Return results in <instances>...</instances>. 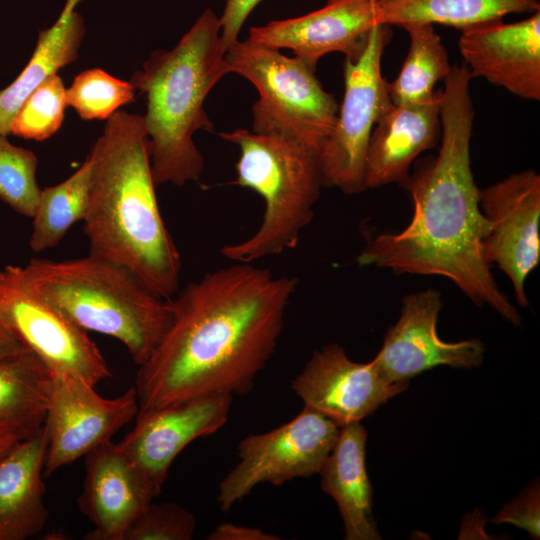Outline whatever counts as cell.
<instances>
[{"label":"cell","mask_w":540,"mask_h":540,"mask_svg":"<svg viewBox=\"0 0 540 540\" xmlns=\"http://www.w3.org/2000/svg\"><path fill=\"white\" fill-rule=\"evenodd\" d=\"M298 283L294 276L233 262L178 291L168 331L138 366L139 410L249 393L275 351Z\"/></svg>","instance_id":"cell-1"},{"label":"cell","mask_w":540,"mask_h":540,"mask_svg":"<svg viewBox=\"0 0 540 540\" xmlns=\"http://www.w3.org/2000/svg\"><path fill=\"white\" fill-rule=\"evenodd\" d=\"M471 79L464 64L452 65L443 81L438 153L402 183L413 202L410 223L398 233L369 238L356 261L399 274L443 276L472 302L490 306L518 326L521 316L499 289L482 254L489 222L481 212L471 170Z\"/></svg>","instance_id":"cell-2"},{"label":"cell","mask_w":540,"mask_h":540,"mask_svg":"<svg viewBox=\"0 0 540 540\" xmlns=\"http://www.w3.org/2000/svg\"><path fill=\"white\" fill-rule=\"evenodd\" d=\"M88 157L91 186L83 232L90 253L128 268L156 295L173 298L181 257L159 209L143 116L117 110Z\"/></svg>","instance_id":"cell-3"},{"label":"cell","mask_w":540,"mask_h":540,"mask_svg":"<svg viewBox=\"0 0 540 540\" xmlns=\"http://www.w3.org/2000/svg\"><path fill=\"white\" fill-rule=\"evenodd\" d=\"M220 18L205 9L170 50H156L130 80L146 97L144 125L156 185L198 182L204 159L193 141L197 130L212 131L204 110L212 88L230 73Z\"/></svg>","instance_id":"cell-4"},{"label":"cell","mask_w":540,"mask_h":540,"mask_svg":"<svg viewBox=\"0 0 540 540\" xmlns=\"http://www.w3.org/2000/svg\"><path fill=\"white\" fill-rule=\"evenodd\" d=\"M23 271L38 295L83 330L120 341L138 366L172 323L171 299L153 293L128 268L90 252L58 261L33 258Z\"/></svg>","instance_id":"cell-5"},{"label":"cell","mask_w":540,"mask_h":540,"mask_svg":"<svg viewBox=\"0 0 540 540\" xmlns=\"http://www.w3.org/2000/svg\"><path fill=\"white\" fill-rule=\"evenodd\" d=\"M219 136L240 150L233 184L258 193L265 206L255 233L224 245L222 255L233 262L253 263L294 249L314 217L323 187L317 156L281 135L238 128Z\"/></svg>","instance_id":"cell-6"},{"label":"cell","mask_w":540,"mask_h":540,"mask_svg":"<svg viewBox=\"0 0 540 540\" xmlns=\"http://www.w3.org/2000/svg\"><path fill=\"white\" fill-rule=\"evenodd\" d=\"M225 58L230 73L250 81L259 93L252 107V131L290 138L318 156L339 106L315 70L295 56L248 39L230 46Z\"/></svg>","instance_id":"cell-7"},{"label":"cell","mask_w":540,"mask_h":540,"mask_svg":"<svg viewBox=\"0 0 540 540\" xmlns=\"http://www.w3.org/2000/svg\"><path fill=\"white\" fill-rule=\"evenodd\" d=\"M390 26H373L367 45L355 60L343 64L344 96L332 132L318 156L323 187L346 194L366 190L365 162L372 130L392 104L381 60Z\"/></svg>","instance_id":"cell-8"},{"label":"cell","mask_w":540,"mask_h":540,"mask_svg":"<svg viewBox=\"0 0 540 540\" xmlns=\"http://www.w3.org/2000/svg\"><path fill=\"white\" fill-rule=\"evenodd\" d=\"M340 428L328 417L304 406L281 426L243 438L237 446L238 463L219 484L217 501L221 510L229 511L259 484L280 486L318 474Z\"/></svg>","instance_id":"cell-9"},{"label":"cell","mask_w":540,"mask_h":540,"mask_svg":"<svg viewBox=\"0 0 540 540\" xmlns=\"http://www.w3.org/2000/svg\"><path fill=\"white\" fill-rule=\"evenodd\" d=\"M0 321L53 375L78 377L94 386L111 375L87 331L30 287L23 266L0 270Z\"/></svg>","instance_id":"cell-10"},{"label":"cell","mask_w":540,"mask_h":540,"mask_svg":"<svg viewBox=\"0 0 540 540\" xmlns=\"http://www.w3.org/2000/svg\"><path fill=\"white\" fill-rule=\"evenodd\" d=\"M84 379L53 375L44 426L47 449L44 477L71 465L110 441L139 411L135 386L115 398H104Z\"/></svg>","instance_id":"cell-11"},{"label":"cell","mask_w":540,"mask_h":540,"mask_svg":"<svg viewBox=\"0 0 540 540\" xmlns=\"http://www.w3.org/2000/svg\"><path fill=\"white\" fill-rule=\"evenodd\" d=\"M479 206L489 222L482 254L506 274L517 303L527 307L525 281L540 261L539 174L527 169L479 189Z\"/></svg>","instance_id":"cell-12"},{"label":"cell","mask_w":540,"mask_h":540,"mask_svg":"<svg viewBox=\"0 0 540 540\" xmlns=\"http://www.w3.org/2000/svg\"><path fill=\"white\" fill-rule=\"evenodd\" d=\"M408 381L393 382L373 360H351L337 343L312 353L291 389L304 403L340 427L360 422L382 404L407 389Z\"/></svg>","instance_id":"cell-13"},{"label":"cell","mask_w":540,"mask_h":540,"mask_svg":"<svg viewBox=\"0 0 540 540\" xmlns=\"http://www.w3.org/2000/svg\"><path fill=\"white\" fill-rule=\"evenodd\" d=\"M441 309V293L436 289L404 296L400 316L387 330L373 359L389 380L409 382L440 365L471 369L482 363L485 348L479 339L446 342L439 337L437 321Z\"/></svg>","instance_id":"cell-14"},{"label":"cell","mask_w":540,"mask_h":540,"mask_svg":"<svg viewBox=\"0 0 540 540\" xmlns=\"http://www.w3.org/2000/svg\"><path fill=\"white\" fill-rule=\"evenodd\" d=\"M84 458L85 476L77 505L93 529L83 539L124 540L129 527L161 490L112 440Z\"/></svg>","instance_id":"cell-15"},{"label":"cell","mask_w":540,"mask_h":540,"mask_svg":"<svg viewBox=\"0 0 540 540\" xmlns=\"http://www.w3.org/2000/svg\"><path fill=\"white\" fill-rule=\"evenodd\" d=\"M232 399L231 394L214 393L139 410L134 427L118 444L162 490L178 454L192 441L224 426Z\"/></svg>","instance_id":"cell-16"},{"label":"cell","mask_w":540,"mask_h":540,"mask_svg":"<svg viewBox=\"0 0 540 540\" xmlns=\"http://www.w3.org/2000/svg\"><path fill=\"white\" fill-rule=\"evenodd\" d=\"M376 24L380 23L374 0H327L307 14L251 27L247 39L273 49H290L315 70L318 61L332 52L357 59Z\"/></svg>","instance_id":"cell-17"},{"label":"cell","mask_w":540,"mask_h":540,"mask_svg":"<svg viewBox=\"0 0 540 540\" xmlns=\"http://www.w3.org/2000/svg\"><path fill=\"white\" fill-rule=\"evenodd\" d=\"M487 20L464 28L458 40L471 77H481L525 100H540V10L507 23Z\"/></svg>","instance_id":"cell-18"},{"label":"cell","mask_w":540,"mask_h":540,"mask_svg":"<svg viewBox=\"0 0 540 540\" xmlns=\"http://www.w3.org/2000/svg\"><path fill=\"white\" fill-rule=\"evenodd\" d=\"M442 90L428 100L391 104L372 130L365 162L366 189L402 184L413 161L440 140Z\"/></svg>","instance_id":"cell-19"},{"label":"cell","mask_w":540,"mask_h":540,"mask_svg":"<svg viewBox=\"0 0 540 540\" xmlns=\"http://www.w3.org/2000/svg\"><path fill=\"white\" fill-rule=\"evenodd\" d=\"M45 426L17 441L0 457V540H25L40 533L49 511L44 497Z\"/></svg>","instance_id":"cell-20"},{"label":"cell","mask_w":540,"mask_h":540,"mask_svg":"<svg viewBox=\"0 0 540 540\" xmlns=\"http://www.w3.org/2000/svg\"><path fill=\"white\" fill-rule=\"evenodd\" d=\"M367 431L360 422L340 428L318 473L321 488L336 502L346 540L381 539L372 512V486L365 465Z\"/></svg>","instance_id":"cell-21"},{"label":"cell","mask_w":540,"mask_h":540,"mask_svg":"<svg viewBox=\"0 0 540 540\" xmlns=\"http://www.w3.org/2000/svg\"><path fill=\"white\" fill-rule=\"evenodd\" d=\"M81 1H65L55 23L39 32L21 73L0 91V135L10 134L11 123L24 102L49 76L77 59L85 35L84 19L76 11Z\"/></svg>","instance_id":"cell-22"},{"label":"cell","mask_w":540,"mask_h":540,"mask_svg":"<svg viewBox=\"0 0 540 540\" xmlns=\"http://www.w3.org/2000/svg\"><path fill=\"white\" fill-rule=\"evenodd\" d=\"M51 372L27 348L0 357V437L19 440L44 425Z\"/></svg>","instance_id":"cell-23"},{"label":"cell","mask_w":540,"mask_h":540,"mask_svg":"<svg viewBox=\"0 0 540 540\" xmlns=\"http://www.w3.org/2000/svg\"><path fill=\"white\" fill-rule=\"evenodd\" d=\"M380 24H442L459 30L509 14H532L539 0H374Z\"/></svg>","instance_id":"cell-24"},{"label":"cell","mask_w":540,"mask_h":540,"mask_svg":"<svg viewBox=\"0 0 540 540\" xmlns=\"http://www.w3.org/2000/svg\"><path fill=\"white\" fill-rule=\"evenodd\" d=\"M91 161L61 183L41 189L32 217L29 246L35 253L56 247L69 229L85 219L89 206Z\"/></svg>","instance_id":"cell-25"},{"label":"cell","mask_w":540,"mask_h":540,"mask_svg":"<svg viewBox=\"0 0 540 540\" xmlns=\"http://www.w3.org/2000/svg\"><path fill=\"white\" fill-rule=\"evenodd\" d=\"M409 35L407 56L397 77L387 82L393 104H410L430 99L435 85L451 70L445 46L432 24L414 23L402 27Z\"/></svg>","instance_id":"cell-26"},{"label":"cell","mask_w":540,"mask_h":540,"mask_svg":"<svg viewBox=\"0 0 540 540\" xmlns=\"http://www.w3.org/2000/svg\"><path fill=\"white\" fill-rule=\"evenodd\" d=\"M135 88L100 68L79 73L66 91L67 105L83 120L108 119L121 106L134 101Z\"/></svg>","instance_id":"cell-27"},{"label":"cell","mask_w":540,"mask_h":540,"mask_svg":"<svg viewBox=\"0 0 540 540\" xmlns=\"http://www.w3.org/2000/svg\"><path fill=\"white\" fill-rule=\"evenodd\" d=\"M37 167L35 153L0 135V200L16 213L30 218L41 192L36 180Z\"/></svg>","instance_id":"cell-28"},{"label":"cell","mask_w":540,"mask_h":540,"mask_svg":"<svg viewBox=\"0 0 540 540\" xmlns=\"http://www.w3.org/2000/svg\"><path fill=\"white\" fill-rule=\"evenodd\" d=\"M66 91L61 77L49 76L24 102L11 123L10 133L36 141L55 134L63 122Z\"/></svg>","instance_id":"cell-29"},{"label":"cell","mask_w":540,"mask_h":540,"mask_svg":"<svg viewBox=\"0 0 540 540\" xmlns=\"http://www.w3.org/2000/svg\"><path fill=\"white\" fill-rule=\"evenodd\" d=\"M196 518L174 502L150 503L127 530L124 540H190Z\"/></svg>","instance_id":"cell-30"},{"label":"cell","mask_w":540,"mask_h":540,"mask_svg":"<svg viewBox=\"0 0 540 540\" xmlns=\"http://www.w3.org/2000/svg\"><path fill=\"white\" fill-rule=\"evenodd\" d=\"M492 522L513 524L525 530L533 539H539V482H532L518 497L504 505L493 517Z\"/></svg>","instance_id":"cell-31"},{"label":"cell","mask_w":540,"mask_h":540,"mask_svg":"<svg viewBox=\"0 0 540 540\" xmlns=\"http://www.w3.org/2000/svg\"><path fill=\"white\" fill-rule=\"evenodd\" d=\"M261 0H226L220 18L221 38L226 50L237 42L242 26Z\"/></svg>","instance_id":"cell-32"},{"label":"cell","mask_w":540,"mask_h":540,"mask_svg":"<svg viewBox=\"0 0 540 540\" xmlns=\"http://www.w3.org/2000/svg\"><path fill=\"white\" fill-rule=\"evenodd\" d=\"M208 540H280L278 535L262 529L223 523L217 526L207 537Z\"/></svg>","instance_id":"cell-33"},{"label":"cell","mask_w":540,"mask_h":540,"mask_svg":"<svg viewBox=\"0 0 540 540\" xmlns=\"http://www.w3.org/2000/svg\"><path fill=\"white\" fill-rule=\"evenodd\" d=\"M26 347L0 321V357L11 355Z\"/></svg>","instance_id":"cell-34"},{"label":"cell","mask_w":540,"mask_h":540,"mask_svg":"<svg viewBox=\"0 0 540 540\" xmlns=\"http://www.w3.org/2000/svg\"><path fill=\"white\" fill-rule=\"evenodd\" d=\"M17 441H19V439L14 436L0 437V457L4 455Z\"/></svg>","instance_id":"cell-35"}]
</instances>
